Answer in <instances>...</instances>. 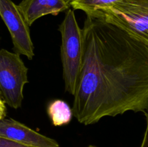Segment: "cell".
Instances as JSON below:
<instances>
[{
  "instance_id": "12",
  "label": "cell",
  "mask_w": 148,
  "mask_h": 147,
  "mask_svg": "<svg viewBox=\"0 0 148 147\" xmlns=\"http://www.w3.org/2000/svg\"><path fill=\"white\" fill-rule=\"evenodd\" d=\"M1 117L0 120L7 117V108H6V102L4 99L1 98Z\"/></svg>"
},
{
  "instance_id": "11",
  "label": "cell",
  "mask_w": 148,
  "mask_h": 147,
  "mask_svg": "<svg viewBox=\"0 0 148 147\" xmlns=\"http://www.w3.org/2000/svg\"><path fill=\"white\" fill-rule=\"evenodd\" d=\"M146 118V122H147V125H146V129L145 131L144 137H143V142H142L141 146L140 147H148V110L145 113Z\"/></svg>"
},
{
  "instance_id": "2",
  "label": "cell",
  "mask_w": 148,
  "mask_h": 147,
  "mask_svg": "<svg viewBox=\"0 0 148 147\" xmlns=\"http://www.w3.org/2000/svg\"><path fill=\"white\" fill-rule=\"evenodd\" d=\"M58 30L62 35L61 60L65 91L74 95L83 59V34L73 10L66 12Z\"/></svg>"
},
{
  "instance_id": "5",
  "label": "cell",
  "mask_w": 148,
  "mask_h": 147,
  "mask_svg": "<svg viewBox=\"0 0 148 147\" xmlns=\"http://www.w3.org/2000/svg\"><path fill=\"white\" fill-rule=\"evenodd\" d=\"M0 15L10 32L14 52L32 60L35 53L30 37V26L18 5L12 0H0Z\"/></svg>"
},
{
  "instance_id": "10",
  "label": "cell",
  "mask_w": 148,
  "mask_h": 147,
  "mask_svg": "<svg viewBox=\"0 0 148 147\" xmlns=\"http://www.w3.org/2000/svg\"><path fill=\"white\" fill-rule=\"evenodd\" d=\"M0 147H33L30 146L24 145L7 138H0Z\"/></svg>"
},
{
  "instance_id": "9",
  "label": "cell",
  "mask_w": 148,
  "mask_h": 147,
  "mask_svg": "<svg viewBox=\"0 0 148 147\" xmlns=\"http://www.w3.org/2000/svg\"><path fill=\"white\" fill-rule=\"evenodd\" d=\"M71 7L82 10L86 15H91L103 8L111 6L120 0H66Z\"/></svg>"
},
{
  "instance_id": "8",
  "label": "cell",
  "mask_w": 148,
  "mask_h": 147,
  "mask_svg": "<svg viewBox=\"0 0 148 147\" xmlns=\"http://www.w3.org/2000/svg\"><path fill=\"white\" fill-rule=\"evenodd\" d=\"M47 113L54 126L67 125L74 116L72 108L62 99H55L49 102L47 107Z\"/></svg>"
},
{
  "instance_id": "1",
  "label": "cell",
  "mask_w": 148,
  "mask_h": 147,
  "mask_svg": "<svg viewBox=\"0 0 148 147\" xmlns=\"http://www.w3.org/2000/svg\"><path fill=\"white\" fill-rule=\"evenodd\" d=\"M74 116L85 125L128 111L148 110V45L98 17L87 15Z\"/></svg>"
},
{
  "instance_id": "13",
  "label": "cell",
  "mask_w": 148,
  "mask_h": 147,
  "mask_svg": "<svg viewBox=\"0 0 148 147\" xmlns=\"http://www.w3.org/2000/svg\"><path fill=\"white\" fill-rule=\"evenodd\" d=\"M88 147H97V146H92V145H90Z\"/></svg>"
},
{
  "instance_id": "6",
  "label": "cell",
  "mask_w": 148,
  "mask_h": 147,
  "mask_svg": "<svg viewBox=\"0 0 148 147\" xmlns=\"http://www.w3.org/2000/svg\"><path fill=\"white\" fill-rule=\"evenodd\" d=\"M0 138L33 147H59L56 140L43 135L11 118L0 120Z\"/></svg>"
},
{
  "instance_id": "3",
  "label": "cell",
  "mask_w": 148,
  "mask_h": 147,
  "mask_svg": "<svg viewBox=\"0 0 148 147\" xmlns=\"http://www.w3.org/2000/svg\"><path fill=\"white\" fill-rule=\"evenodd\" d=\"M90 16L116 24L148 45V0H120Z\"/></svg>"
},
{
  "instance_id": "4",
  "label": "cell",
  "mask_w": 148,
  "mask_h": 147,
  "mask_svg": "<svg viewBox=\"0 0 148 147\" xmlns=\"http://www.w3.org/2000/svg\"><path fill=\"white\" fill-rule=\"evenodd\" d=\"M28 68L20 55L2 48L0 50V93L7 105L21 108L25 85L28 83Z\"/></svg>"
},
{
  "instance_id": "7",
  "label": "cell",
  "mask_w": 148,
  "mask_h": 147,
  "mask_svg": "<svg viewBox=\"0 0 148 147\" xmlns=\"http://www.w3.org/2000/svg\"><path fill=\"white\" fill-rule=\"evenodd\" d=\"M18 7L27 22L31 26L43 16H56L66 12L71 7L66 0H23Z\"/></svg>"
}]
</instances>
